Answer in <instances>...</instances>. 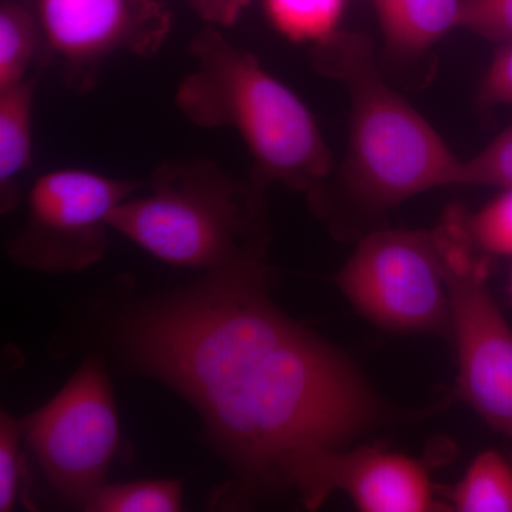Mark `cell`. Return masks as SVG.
Here are the masks:
<instances>
[{"mask_svg": "<svg viewBox=\"0 0 512 512\" xmlns=\"http://www.w3.org/2000/svg\"><path fill=\"white\" fill-rule=\"evenodd\" d=\"M266 261L210 272L124 330L141 370L183 394L245 476L286 484L306 457L346 448L386 407L355 366L269 298Z\"/></svg>", "mask_w": 512, "mask_h": 512, "instance_id": "1", "label": "cell"}, {"mask_svg": "<svg viewBox=\"0 0 512 512\" xmlns=\"http://www.w3.org/2000/svg\"><path fill=\"white\" fill-rule=\"evenodd\" d=\"M313 67L348 90V151L335 191L367 214H383L414 195L448 187L458 158L440 134L389 83L372 40L338 32L313 46Z\"/></svg>", "mask_w": 512, "mask_h": 512, "instance_id": "2", "label": "cell"}, {"mask_svg": "<svg viewBox=\"0 0 512 512\" xmlns=\"http://www.w3.org/2000/svg\"><path fill=\"white\" fill-rule=\"evenodd\" d=\"M194 69L177 89L178 109L204 128H232L254 158V181L312 194L333 171L315 117L258 57L204 30L190 46Z\"/></svg>", "mask_w": 512, "mask_h": 512, "instance_id": "3", "label": "cell"}, {"mask_svg": "<svg viewBox=\"0 0 512 512\" xmlns=\"http://www.w3.org/2000/svg\"><path fill=\"white\" fill-rule=\"evenodd\" d=\"M262 190L211 161L180 158L157 167L150 191L121 202L109 224L165 264L210 274L266 261Z\"/></svg>", "mask_w": 512, "mask_h": 512, "instance_id": "4", "label": "cell"}, {"mask_svg": "<svg viewBox=\"0 0 512 512\" xmlns=\"http://www.w3.org/2000/svg\"><path fill=\"white\" fill-rule=\"evenodd\" d=\"M433 231L450 298L461 396L512 443V329L488 291L487 255L474 245L461 208H451Z\"/></svg>", "mask_w": 512, "mask_h": 512, "instance_id": "5", "label": "cell"}, {"mask_svg": "<svg viewBox=\"0 0 512 512\" xmlns=\"http://www.w3.org/2000/svg\"><path fill=\"white\" fill-rule=\"evenodd\" d=\"M360 315L392 332H441L450 298L434 231L380 229L362 238L338 275Z\"/></svg>", "mask_w": 512, "mask_h": 512, "instance_id": "6", "label": "cell"}, {"mask_svg": "<svg viewBox=\"0 0 512 512\" xmlns=\"http://www.w3.org/2000/svg\"><path fill=\"white\" fill-rule=\"evenodd\" d=\"M138 188L137 181L80 168L49 171L30 188L26 221L9 255L49 274L89 268L106 252L111 212Z\"/></svg>", "mask_w": 512, "mask_h": 512, "instance_id": "7", "label": "cell"}, {"mask_svg": "<svg viewBox=\"0 0 512 512\" xmlns=\"http://www.w3.org/2000/svg\"><path fill=\"white\" fill-rule=\"evenodd\" d=\"M23 429L50 483L83 507L106 484L121 441L113 389L99 360L84 362L55 399L23 420Z\"/></svg>", "mask_w": 512, "mask_h": 512, "instance_id": "8", "label": "cell"}, {"mask_svg": "<svg viewBox=\"0 0 512 512\" xmlns=\"http://www.w3.org/2000/svg\"><path fill=\"white\" fill-rule=\"evenodd\" d=\"M286 484L309 510L340 491L363 512L448 511L421 461L383 448L320 451L296 464Z\"/></svg>", "mask_w": 512, "mask_h": 512, "instance_id": "9", "label": "cell"}, {"mask_svg": "<svg viewBox=\"0 0 512 512\" xmlns=\"http://www.w3.org/2000/svg\"><path fill=\"white\" fill-rule=\"evenodd\" d=\"M37 18L47 45L72 67L100 62L120 49H154L128 0H39Z\"/></svg>", "mask_w": 512, "mask_h": 512, "instance_id": "10", "label": "cell"}, {"mask_svg": "<svg viewBox=\"0 0 512 512\" xmlns=\"http://www.w3.org/2000/svg\"><path fill=\"white\" fill-rule=\"evenodd\" d=\"M387 52L413 59L460 28L461 0H373Z\"/></svg>", "mask_w": 512, "mask_h": 512, "instance_id": "11", "label": "cell"}, {"mask_svg": "<svg viewBox=\"0 0 512 512\" xmlns=\"http://www.w3.org/2000/svg\"><path fill=\"white\" fill-rule=\"evenodd\" d=\"M36 77L0 90V198L2 211L12 210L13 187L32 164L33 100Z\"/></svg>", "mask_w": 512, "mask_h": 512, "instance_id": "12", "label": "cell"}, {"mask_svg": "<svg viewBox=\"0 0 512 512\" xmlns=\"http://www.w3.org/2000/svg\"><path fill=\"white\" fill-rule=\"evenodd\" d=\"M448 511L512 512V464L494 450L474 458L453 488H444Z\"/></svg>", "mask_w": 512, "mask_h": 512, "instance_id": "13", "label": "cell"}, {"mask_svg": "<svg viewBox=\"0 0 512 512\" xmlns=\"http://www.w3.org/2000/svg\"><path fill=\"white\" fill-rule=\"evenodd\" d=\"M346 0H265L274 28L296 43H318L338 32Z\"/></svg>", "mask_w": 512, "mask_h": 512, "instance_id": "14", "label": "cell"}, {"mask_svg": "<svg viewBox=\"0 0 512 512\" xmlns=\"http://www.w3.org/2000/svg\"><path fill=\"white\" fill-rule=\"evenodd\" d=\"M39 20L19 3L0 9V90L28 79L30 63L39 42Z\"/></svg>", "mask_w": 512, "mask_h": 512, "instance_id": "15", "label": "cell"}, {"mask_svg": "<svg viewBox=\"0 0 512 512\" xmlns=\"http://www.w3.org/2000/svg\"><path fill=\"white\" fill-rule=\"evenodd\" d=\"M183 487L175 480L104 484L83 504L94 512H174L181 510Z\"/></svg>", "mask_w": 512, "mask_h": 512, "instance_id": "16", "label": "cell"}, {"mask_svg": "<svg viewBox=\"0 0 512 512\" xmlns=\"http://www.w3.org/2000/svg\"><path fill=\"white\" fill-rule=\"evenodd\" d=\"M448 187H500L512 190V126L468 160L458 161Z\"/></svg>", "mask_w": 512, "mask_h": 512, "instance_id": "17", "label": "cell"}, {"mask_svg": "<svg viewBox=\"0 0 512 512\" xmlns=\"http://www.w3.org/2000/svg\"><path fill=\"white\" fill-rule=\"evenodd\" d=\"M466 225L478 251L487 256H512V190L474 215L466 212Z\"/></svg>", "mask_w": 512, "mask_h": 512, "instance_id": "18", "label": "cell"}, {"mask_svg": "<svg viewBox=\"0 0 512 512\" xmlns=\"http://www.w3.org/2000/svg\"><path fill=\"white\" fill-rule=\"evenodd\" d=\"M25 436L23 420H16L9 413L0 417V511L13 510L20 494L23 457L20 441Z\"/></svg>", "mask_w": 512, "mask_h": 512, "instance_id": "19", "label": "cell"}, {"mask_svg": "<svg viewBox=\"0 0 512 512\" xmlns=\"http://www.w3.org/2000/svg\"><path fill=\"white\" fill-rule=\"evenodd\" d=\"M460 28L490 42H512V0H461Z\"/></svg>", "mask_w": 512, "mask_h": 512, "instance_id": "20", "label": "cell"}, {"mask_svg": "<svg viewBox=\"0 0 512 512\" xmlns=\"http://www.w3.org/2000/svg\"><path fill=\"white\" fill-rule=\"evenodd\" d=\"M478 103L485 109L512 106V42L500 45L495 52L478 90Z\"/></svg>", "mask_w": 512, "mask_h": 512, "instance_id": "21", "label": "cell"}, {"mask_svg": "<svg viewBox=\"0 0 512 512\" xmlns=\"http://www.w3.org/2000/svg\"><path fill=\"white\" fill-rule=\"evenodd\" d=\"M248 0H201V6L221 20H232Z\"/></svg>", "mask_w": 512, "mask_h": 512, "instance_id": "22", "label": "cell"}, {"mask_svg": "<svg viewBox=\"0 0 512 512\" xmlns=\"http://www.w3.org/2000/svg\"><path fill=\"white\" fill-rule=\"evenodd\" d=\"M510 293H511V296H512V274H511V281H510Z\"/></svg>", "mask_w": 512, "mask_h": 512, "instance_id": "23", "label": "cell"}]
</instances>
